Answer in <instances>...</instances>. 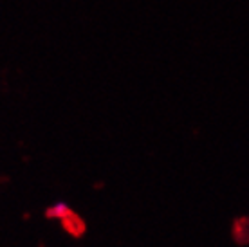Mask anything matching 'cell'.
I'll return each mask as SVG.
<instances>
[{
	"mask_svg": "<svg viewBox=\"0 0 249 247\" xmlns=\"http://www.w3.org/2000/svg\"><path fill=\"white\" fill-rule=\"evenodd\" d=\"M60 220H62V226L65 228V231H67L69 235L81 236L85 233V228H87V226L83 222V218H81L78 213H74L72 210L65 208V211H63L62 216H60Z\"/></svg>",
	"mask_w": 249,
	"mask_h": 247,
	"instance_id": "obj_1",
	"label": "cell"
},
{
	"mask_svg": "<svg viewBox=\"0 0 249 247\" xmlns=\"http://www.w3.org/2000/svg\"><path fill=\"white\" fill-rule=\"evenodd\" d=\"M233 235L238 244H249V216H242L235 222Z\"/></svg>",
	"mask_w": 249,
	"mask_h": 247,
	"instance_id": "obj_2",
	"label": "cell"
}]
</instances>
